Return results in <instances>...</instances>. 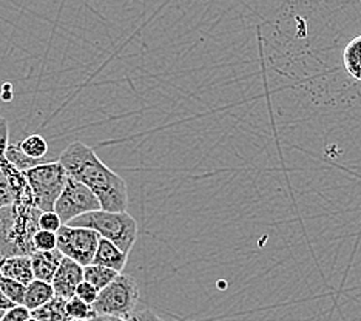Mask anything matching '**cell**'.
<instances>
[{"label":"cell","mask_w":361,"mask_h":321,"mask_svg":"<svg viewBox=\"0 0 361 321\" xmlns=\"http://www.w3.org/2000/svg\"><path fill=\"white\" fill-rule=\"evenodd\" d=\"M59 162L68 176L79 181L99 200L105 212H127V183L116 171L106 167L96 155L94 148L75 141L61 153Z\"/></svg>","instance_id":"1"},{"label":"cell","mask_w":361,"mask_h":321,"mask_svg":"<svg viewBox=\"0 0 361 321\" xmlns=\"http://www.w3.org/2000/svg\"><path fill=\"white\" fill-rule=\"evenodd\" d=\"M42 215L35 204H14L0 210V257H31Z\"/></svg>","instance_id":"2"},{"label":"cell","mask_w":361,"mask_h":321,"mask_svg":"<svg viewBox=\"0 0 361 321\" xmlns=\"http://www.w3.org/2000/svg\"><path fill=\"white\" fill-rule=\"evenodd\" d=\"M68 226L94 230L124 253H130L137 238V222L127 212L97 210L73 219Z\"/></svg>","instance_id":"3"},{"label":"cell","mask_w":361,"mask_h":321,"mask_svg":"<svg viewBox=\"0 0 361 321\" xmlns=\"http://www.w3.org/2000/svg\"><path fill=\"white\" fill-rule=\"evenodd\" d=\"M27 179L40 212H54V205L68 183V173L59 161L44 162L28 170Z\"/></svg>","instance_id":"4"},{"label":"cell","mask_w":361,"mask_h":321,"mask_svg":"<svg viewBox=\"0 0 361 321\" xmlns=\"http://www.w3.org/2000/svg\"><path fill=\"white\" fill-rule=\"evenodd\" d=\"M139 301V287L136 279L119 274L114 281L99 292L93 309L99 315H110L128 321L135 315Z\"/></svg>","instance_id":"5"},{"label":"cell","mask_w":361,"mask_h":321,"mask_svg":"<svg viewBox=\"0 0 361 321\" xmlns=\"http://www.w3.org/2000/svg\"><path fill=\"white\" fill-rule=\"evenodd\" d=\"M99 241L101 235L90 229L62 226L57 232V250L82 267L93 265Z\"/></svg>","instance_id":"6"},{"label":"cell","mask_w":361,"mask_h":321,"mask_svg":"<svg viewBox=\"0 0 361 321\" xmlns=\"http://www.w3.org/2000/svg\"><path fill=\"white\" fill-rule=\"evenodd\" d=\"M97 210H102L97 196L79 181L68 178L67 186L54 205V212L61 218L62 224L68 226L73 219Z\"/></svg>","instance_id":"7"},{"label":"cell","mask_w":361,"mask_h":321,"mask_svg":"<svg viewBox=\"0 0 361 321\" xmlns=\"http://www.w3.org/2000/svg\"><path fill=\"white\" fill-rule=\"evenodd\" d=\"M84 281V267L78 265L76 261L63 258L51 284L56 296H62L65 300H70L73 296H76L78 287Z\"/></svg>","instance_id":"8"},{"label":"cell","mask_w":361,"mask_h":321,"mask_svg":"<svg viewBox=\"0 0 361 321\" xmlns=\"http://www.w3.org/2000/svg\"><path fill=\"white\" fill-rule=\"evenodd\" d=\"M63 255L61 250H51V252H35L31 255L32 261V272H35V279L45 283H53L56 272L59 270Z\"/></svg>","instance_id":"9"},{"label":"cell","mask_w":361,"mask_h":321,"mask_svg":"<svg viewBox=\"0 0 361 321\" xmlns=\"http://www.w3.org/2000/svg\"><path fill=\"white\" fill-rule=\"evenodd\" d=\"M0 272H2L4 278H10L23 286L35 281L31 257H10L0 260Z\"/></svg>","instance_id":"10"},{"label":"cell","mask_w":361,"mask_h":321,"mask_svg":"<svg viewBox=\"0 0 361 321\" xmlns=\"http://www.w3.org/2000/svg\"><path fill=\"white\" fill-rule=\"evenodd\" d=\"M0 169L5 171L8 181H10L11 190L14 193V204H35V196H32L25 173L11 166L6 159L0 161Z\"/></svg>","instance_id":"11"},{"label":"cell","mask_w":361,"mask_h":321,"mask_svg":"<svg viewBox=\"0 0 361 321\" xmlns=\"http://www.w3.org/2000/svg\"><path fill=\"white\" fill-rule=\"evenodd\" d=\"M127 260L128 255L122 252L118 246H114L111 241L101 238L93 265L104 266L106 269L118 272V274H122V270L127 266Z\"/></svg>","instance_id":"12"},{"label":"cell","mask_w":361,"mask_h":321,"mask_svg":"<svg viewBox=\"0 0 361 321\" xmlns=\"http://www.w3.org/2000/svg\"><path fill=\"white\" fill-rule=\"evenodd\" d=\"M54 296H56V293H54L51 283H45V281H39V279H35V281L27 286L25 301H23V306L32 312V310L45 306V304L48 301H51Z\"/></svg>","instance_id":"13"},{"label":"cell","mask_w":361,"mask_h":321,"mask_svg":"<svg viewBox=\"0 0 361 321\" xmlns=\"http://www.w3.org/2000/svg\"><path fill=\"white\" fill-rule=\"evenodd\" d=\"M67 301L62 296H54L45 306L31 312V317L37 321H71L67 314Z\"/></svg>","instance_id":"14"},{"label":"cell","mask_w":361,"mask_h":321,"mask_svg":"<svg viewBox=\"0 0 361 321\" xmlns=\"http://www.w3.org/2000/svg\"><path fill=\"white\" fill-rule=\"evenodd\" d=\"M343 63L349 76L361 82V35L352 39L344 48Z\"/></svg>","instance_id":"15"},{"label":"cell","mask_w":361,"mask_h":321,"mask_svg":"<svg viewBox=\"0 0 361 321\" xmlns=\"http://www.w3.org/2000/svg\"><path fill=\"white\" fill-rule=\"evenodd\" d=\"M118 277H119L118 272L106 269L104 266L90 265L84 267V279L87 283L93 284L99 292L104 291L105 287H109Z\"/></svg>","instance_id":"16"},{"label":"cell","mask_w":361,"mask_h":321,"mask_svg":"<svg viewBox=\"0 0 361 321\" xmlns=\"http://www.w3.org/2000/svg\"><path fill=\"white\" fill-rule=\"evenodd\" d=\"M5 159L11 164V166H14L18 170L27 173L28 170L35 169L37 166H40V164L47 162L45 159L44 161H39V159H32L30 158V156H27L25 153L22 152V148L19 147V143L18 144H10L6 148V153H5Z\"/></svg>","instance_id":"17"},{"label":"cell","mask_w":361,"mask_h":321,"mask_svg":"<svg viewBox=\"0 0 361 321\" xmlns=\"http://www.w3.org/2000/svg\"><path fill=\"white\" fill-rule=\"evenodd\" d=\"M19 147L22 152L32 159L44 161L45 155L48 153V143L45 141L44 136L40 135H30L23 141L19 143Z\"/></svg>","instance_id":"18"},{"label":"cell","mask_w":361,"mask_h":321,"mask_svg":"<svg viewBox=\"0 0 361 321\" xmlns=\"http://www.w3.org/2000/svg\"><path fill=\"white\" fill-rule=\"evenodd\" d=\"M67 314L70 320H78V321H90L96 312L93 306H90L85 301H82L78 296H73L67 301Z\"/></svg>","instance_id":"19"},{"label":"cell","mask_w":361,"mask_h":321,"mask_svg":"<svg viewBox=\"0 0 361 321\" xmlns=\"http://www.w3.org/2000/svg\"><path fill=\"white\" fill-rule=\"evenodd\" d=\"M0 291L6 296L8 300L13 301L16 306H23V301H25V292L27 286H23L18 281H13L10 278H2V283H0Z\"/></svg>","instance_id":"20"},{"label":"cell","mask_w":361,"mask_h":321,"mask_svg":"<svg viewBox=\"0 0 361 321\" xmlns=\"http://www.w3.org/2000/svg\"><path fill=\"white\" fill-rule=\"evenodd\" d=\"M35 249L36 252H51L57 249V234L45 232V230H39L35 236Z\"/></svg>","instance_id":"21"},{"label":"cell","mask_w":361,"mask_h":321,"mask_svg":"<svg viewBox=\"0 0 361 321\" xmlns=\"http://www.w3.org/2000/svg\"><path fill=\"white\" fill-rule=\"evenodd\" d=\"M62 226V221L56 212H42V215L39 218V229L45 230V232L57 234Z\"/></svg>","instance_id":"22"},{"label":"cell","mask_w":361,"mask_h":321,"mask_svg":"<svg viewBox=\"0 0 361 321\" xmlns=\"http://www.w3.org/2000/svg\"><path fill=\"white\" fill-rule=\"evenodd\" d=\"M14 193L11 190L10 181H8L5 171L0 169V210L14 205Z\"/></svg>","instance_id":"23"},{"label":"cell","mask_w":361,"mask_h":321,"mask_svg":"<svg viewBox=\"0 0 361 321\" xmlns=\"http://www.w3.org/2000/svg\"><path fill=\"white\" fill-rule=\"evenodd\" d=\"M76 296H78V298H80L82 301H85L87 304H90V306H93V304L97 300V296H99V291H97L93 284L84 281L78 287Z\"/></svg>","instance_id":"24"},{"label":"cell","mask_w":361,"mask_h":321,"mask_svg":"<svg viewBox=\"0 0 361 321\" xmlns=\"http://www.w3.org/2000/svg\"><path fill=\"white\" fill-rule=\"evenodd\" d=\"M31 318V310L25 306H16L14 309L8 310L2 321H28Z\"/></svg>","instance_id":"25"},{"label":"cell","mask_w":361,"mask_h":321,"mask_svg":"<svg viewBox=\"0 0 361 321\" xmlns=\"http://www.w3.org/2000/svg\"><path fill=\"white\" fill-rule=\"evenodd\" d=\"M8 138H10V128H8V122L4 116H0V161L5 159V153L8 148Z\"/></svg>","instance_id":"26"},{"label":"cell","mask_w":361,"mask_h":321,"mask_svg":"<svg viewBox=\"0 0 361 321\" xmlns=\"http://www.w3.org/2000/svg\"><path fill=\"white\" fill-rule=\"evenodd\" d=\"M128 321H166V320H162L161 317L156 315L153 310L142 308V309H136L135 315L131 317Z\"/></svg>","instance_id":"27"},{"label":"cell","mask_w":361,"mask_h":321,"mask_svg":"<svg viewBox=\"0 0 361 321\" xmlns=\"http://www.w3.org/2000/svg\"><path fill=\"white\" fill-rule=\"evenodd\" d=\"M14 308H16V304L13 301L8 300L6 296L2 293V291H0V310L8 312V310H11Z\"/></svg>","instance_id":"28"},{"label":"cell","mask_w":361,"mask_h":321,"mask_svg":"<svg viewBox=\"0 0 361 321\" xmlns=\"http://www.w3.org/2000/svg\"><path fill=\"white\" fill-rule=\"evenodd\" d=\"M90 321H126V320L116 318V317H110V315H99V314H96Z\"/></svg>","instance_id":"29"},{"label":"cell","mask_w":361,"mask_h":321,"mask_svg":"<svg viewBox=\"0 0 361 321\" xmlns=\"http://www.w3.org/2000/svg\"><path fill=\"white\" fill-rule=\"evenodd\" d=\"M5 314H6V312H4V310H0V321H2V318L5 317Z\"/></svg>","instance_id":"30"},{"label":"cell","mask_w":361,"mask_h":321,"mask_svg":"<svg viewBox=\"0 0 361 321\" xmlns=\"http://www.w3.org/2000/svg\"><path fill=\"white\" fill-rule=\"evenodd\" d=\"M2 278H4V275H2V272H0V283H2Z\"/></svg>","instance_id":"31"},{"label":"cell","mask_w":361,"mask_h":321,"mask_svg":"<svg viewBox=\"0 0 361 321\" xmlns=\"http://www.w3.org/2000/svg\"><path fill=\"white\" fill-rule=\"evenodd\" d=\"M28 321H37V320H36V318H32V317H31V318H30Z\"/></svg>","instance_id":"32"},{"label":"cell","mask_w":361,"mask_h":321,"mask_svg":"<svg viewBox=\"0 0 361 321\" xmlns=\"http://www.w3.org/2000/svg\"><path fill=\"white\" fill-rule=\"evenodd\" d=\"M71 321H78V320H71Z\"/></svg>","instance_id":"33"},{"label":"cell","mask_w":361,"mask_h":321,"mask_svg":"<svg viewBox=\"0 0 361 321\" xmlns=\"http://www.w3.org/2000/svg\"><path fill=\"white\" fill-rule=\"evenodd\" d=\"M0 260H2V257H0Z\"/></svg>","instance_id":"34"}]
</instances>
